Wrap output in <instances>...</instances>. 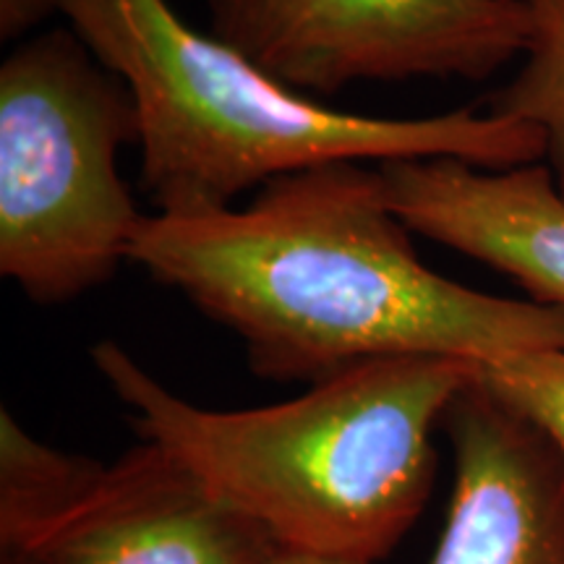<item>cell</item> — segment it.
I'll return each mask as SVG.
<instances>
[{"instance_id":"obj_1","label":"cell","mask_w":564,"mask_h":564,"mask_svg":"<svg viewBox=\"0 0 564 564\" xmlns=\"http://www.w3.org/2000/svg\"><path fill=\"white\" fill-rule=\"evenodd\" d=\"M129 262L228 327L274 382L316 384L387 358L484 366L564 350V306L474 291L423 264L379 165L361 160L280 175L241 209L144 215Z\"/></svg>"},{"instance_id":"obj_2","label":"cell","mask_w":564,"mask_h":564,"mask_svg":"<svg viewBox=\"0 0 564 564\" xmlns=\"http://www.w3.org/2000/svg\"><path fill=\"white\" fill-rule=\"evenodd\" d=\"M89 356L141 440L171 449L280 549L371 564L426 507L434 432L478 373L460 358H387L285 403L212 411L167 390L118 343Z\"/></svg>"},{"instance_id":"obj_3","label":"cell","mask_w":564,"mask_h":564,"mask_svg":"<svg viewBox=\"0 0 564 564\" xmlns=\"http://www.w3.org/2000/svg\"><path fill=\"white\" fill-rule=\"evenodd\" d=\"M61 13L137 102L141 186L158 212L232 207L249 188L335 160L455 158L491 171L544 160L533 126L491 110L329 108L188 26L167 0H61Z\"/></svg>"},{"instance_id":"obj_4","label":"cell","mask_w":564,"mask_h":564,"mask_svg":"<svg viewBox=\"0 0 564 564\" xmlns=\"http://www.w3.org/2000/svg\"><path fill=\"white\" fill-rule=\"evenodd\" d=\"M139 144L131 91L74 30L21 40L0 66V272L42 306L129 262L144 215L118 173Z\"/></svg>"},{"instance_id":"obj_5","label":"cell","mask_w":564,"mask_h":564,"mask_svg":"<svg viewBox=\"0 0 564 564\" xmlns=\"http://www.w3.org/2000/svg\"><path fill=\"white\" fill-rule=\"evenodd\" d=\"M0 549L37 564H264L278 544L158 442L102 465L0 413Z\"/></svg>"},{"instance_id":"obj_6","label":"cell","mask_w":564,"mask_h":564,"mask_svg":"<svg viewBox=\"0 0 564 564\" xmlns=\"http://www.w3.org/2000/svg\"><path fill=\"white\" fill-rule=\"evenodd\" d=\"M212 34L282 87L486 79L523 58L520 0H209Z\"/></svg>"},{"instance_id":"obj_7","label":"cell","mask_w":564,"mask_h":564,"mask_svg":"<svg viewBox=\"0 0 564 564\" xmlns=\"http://www.w3.org/2000/svg\"><path fill=\"white\" fill-rule=\"evenodd\" d=\"M455 486L429 564H564V455L476 379L444 415Z\"/></svg>"},{"instance_id":"obj_8","label":"cell","mask_w":564,"mask_h":564,"mask_svg":"<svg viewBox=\"0 0 564 564\" xmlns=\"http://www.w3.org/2000/svg\"><path fill=\"white\" fill-rule=\"evenodd\" d=\"M379 173L408 230L505 272L531 301L564 306V196L544 162L491 171L403 158Z\"/></svg>"},{"instance_id":"obj_9","label":"cell","mask_w":564,"mask_h":564,"mask_svg":"<svg viewBox=\"0 0 564 564\" xmlns=\"http://www.w3.org/2000/svg\"><path fill=\"white\" fill-rule=\"evenodd\" d=\"M528 45L518 74L494 95L491 112L533 126L544 139V165L564 196V0H520Z\"/></svg>"},{"instance_id":"obj_10","label":"cell","mask_w":564,"mask_h":564,"mask_svg":"<svg viewBox=\"0 0 564 564\" xmlns=\"http://www.w3.org/2000/svg\"><path fill=\"white\" fill-rule=\"evenodd\" d=\"M478 377L564 455V350L514 352L478 366Z\"/></svg>"},{"instance_id":"obj_11","label":"cell","mask_w":564,"mask_h":564,"mask_svg":"<svg viewBox=\"0 0 564 564\" xmlns=\"http://www.w3.org/2000/svg\"><path fill=\"white\" fill-rule=\"evenodd\" d=\"M61 13V0H0V40H21Z\"/></svg>"},{"instance_id":"obj_12","label":"cell","mask_w":564,"mask_h":564,"mask_svg":"<svg viewBox=\"0 0 564 564\" xmlns=\"http://www.w3.org/2000/svg\"><path fill=\"white\" fill-rule=\"evenodd\" d=\"M264 564H371L358 560H343V556H324L312 552H295V549H278Z\"/></svg>"},{"instance_id":"obj_13","label":"cell","mask_w":564,"mask_h":564,"mask_svg":"<svg viewBox=\"0 0 564 564\" xmlns=\"http://www.w3.org/2000/svg\"><path fill=\"white\" fill-rule=\"evenodd\" d=\"M3 564H37V562L26 560V556H17V554H3Z\"/></svg>"}]
</instances>
